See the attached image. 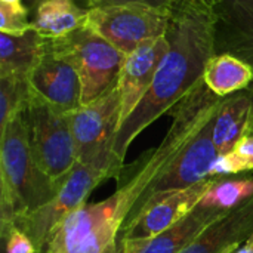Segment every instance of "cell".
I'll return each instance as SVG.
<instances>
[{"label": "cell", "mask_w": 253, "mask_h": 253, "mask_svg": "<svg viewBox=\"0 0 253 253\" xmlns=\"http://www.w3.org/2000/svg\"><path fill=\"white\" fill-rule=\"evenodd\" d=\"M0 1H6V3H21V0H0Z\"/></svg>", "instance_id": "32"}, {"label": "cell", "mask_w": 253, "mask_h": 253, "mask_svg": "<svg viewBox=\"0 0 253 253\" xmlns=\"http://www.w3.org/2000/svg\"><path fill=\"white\" fill-rule=\"evenodd\" d=\"M24 116L36 165L47 178L62 185L77 165L76 144L68 114L30 96Z\"/></svg>", "instance_id": "5"}, {"label": "cell", "mask_w": 253, "mask_h": 253, "mask_svg": "<svg viewBox=\"0 0 253 253\" xmlns=\"http://www.w3.org/2000/svg\"><path fill=\"white\" fill-rule=\"evenodd\" d=\"M77 162L120 179L123 168L113 148L120 126V93L114 86L98 99L68 114Z\"/></svg>", "instance_id": "4"}, {"label": "cell", "mask_w": 253, "mask_h": 253, "mask_svg": "<svg viewBox=\"0 0 253 253\" xmlns=\"http://www.w3.org/2000/svg\"><path fill=\"white\" fill-rule=\"evenodd\" d=\"M31 96L70 114L80 108L82 82L74 64L47 40L46 50L28 76Z\"/></svg>", "instance_id": "10"}, {"label": "cell", "mask_w": 253, "mask_h": 253, "mask_svg": "<svg viewBox=\"0 0 253 253\" xmlns=\"http://www.w3.org/2000/svg\"><path fill=\"white\" fill-rule=\"evenodd\" d=\"M27 15L28 10L22 3L0 1V33L22 34L33 28Z\"/></svg>", "instance_id": "22"}, {"label": "cell", "mask_w": 253, "mask_h": 253, "mask_svg": "<svg viewBox=\"0 0 253 253\" xmlns=\"http://www.w3.org/2000/svg\"><path fill=\"white\" fill-rule=\"evenodd\" d=\"M110 176L95 168L77 162L58 194L36 212L12 224L19 227L34 243L39 253H47L56 228L79 208L86 205L89 194Z\"/></svg>", "instance_id": "8"}, {"label": "cell", "mask_w": 253, "mask_h": 253, "mask_svg": "<svg viewBox=\"0 0 253 253\" xmlns=\"http://www.w3.org/2000/svg\"><path fill=\"white\" fill-rule=\"evenodd\" d=\"M168 50L169 40L165 34L145 40L135 50L126 55L117 82L120 93V125L130 116L148 92Z\"/></svg>", "instance_id": "12"}, {"label": "cell", "mask_w": 253, "mask_h": 253, "mask_svg": "<svg viewBox=\"0 0 253 253\" xmlns=\"http://www.w3.org/2000/svg\"><path fill=\"white\" fill-rule=\"evenodd\" d=\"M47 39L34 28L22 34L0 33V77H28L46 50Z\"/></svg>", "instance_id": "17"}, {"label": "cell", "mask_w": 253, "mask_h": 253, "mask_svg": "<svg viewBox=\"0 0 253 253\" xmlns=\"http://www.w3.org/2000/svg\"><path fill=\"white\" fill-rule=\"evenodd\" d=\"M166 37L169 50L148 92L117 130L113 153L122 166L135 138L197 86L208 61L215 55L211 10L191 1L182 0L172 10Z\"/></svg>", "instance_id": "1"}, {"label": "cell", "mask_w": 253, "mask_h": 253, "mask_svg": "<svg viewBox=\"0 0 253 253\" xmlns=\"http://www.w3.org/2000/svg\"><path fill=\"white\" fill-rule=\"evenodd\" d=\"M251 87L253 89V84L251 86ZM248 135H252L253 136V111H252V119H251V125H249V133H248Z\"/></svg>", "instance_id": "30"}, {"label": "cell", "mask_w": 253, "mask_h": 253, "mask_svg": "<svg viewBox=\"0 0 253 253\" xmlns=\"http://www.w3.org/2000/svg\"><path fill=\"white\" fill-rule=\"evenodd\" d=\"M187 1H191V3H194V4H199V6H203V7H206V9H211L212 4H213L216 0H187Z\"/></svg>", "instance_id": "27"}, {"label": "cell", "mask_w": 253, "mask_h": 253, "mask_svg": "<svg viewBox=\"0 0 253 253\" xmlns=\"http://www.w3.org/2000/svg\"><path fill=\"white\" fill-rule=\"evenodd\" d=\"M50 43L74 64L82 82L83 105L117 86L126 53L99 34L83 27Z\"/></svg>", "instance_id": "6"}, {"label": "cell", "mask_w": 253, "mask_h": 253, "mask_svg": "<svg viewBox=\"0 0 253 253\" xmlns=\"http://www.w3.org/2000/svg\"><path fill=\"white\" fill-rule=\"evenodd\" d=\"M233 151H236L240 157H243L246 162H249L253 166V136L252 135H246L245 138H242L236 147L233 148Z\"/></svg>", "instance_id": "26"}, {"label": "cell", "mask_w": 253, "mask_h": 253, "mask_svg": "<svg viewBox=\"0 0 253 253\" xmlns=\"http://www.w3.org/2000/svg\"><path fill=\"white\" fill-rule=\"evenodd\" d=\"M242 173H253V166L231 150L228 153L218 154L211 166L209 178H224Z\"/></svg>", "instance_id": "23"}, {"label": "cell", "mask_w": 253, "mask_h": 253, "mask_svg": "<svg viewBox=\"0 0 253 253\" xmlns=\"http://www.w3.org/2000/svg\"><path fill=\"white\" fill-rule=\"evenodd\" d=\"M182 0H101L98 4L95 6H101V4H119V3H142L156 9H162V10H169L172 12Z\"/></svg>", "instance_id": "25"}, {"label": "cell", "mask_w": 253, "mask_h": 253, "mask_svg": "<svg viewBox=\"0 0 253 253\" xmlns=\"http://www.w3.org/2000/svg\"><path fill=\"white\" fill-rule=\"evenodd\" d=\"M253 234V197L211 222L181 253H228Z\"/></svg>", "instance_id": "14"}, {"label": "cell", "mask_w": 253, "mask_h": 253, "mask_svg": "<svg viewBox=\"0 0 253 253\" xmlns=\"http://www.w3.org/2000/svg\"><path fill=\"white\" fill-rule=\"evenodd\" d=\"M228 253H253V251L249 248V245H248V243H245V245H242V246H239V248H236V249L230 251Z\"/></svg>", "instance_id": "28"}, {"label": "cell", "mask_w": 253, "mask_h": 253, "mask_svg": "<svg viewBox=\"0 0 253 253\" xmlns=\"http://www.w3.org/2000/svg\"><path fill=\"white\" fill-rule=\"evenodd\" d=\"M227 212L197 206L188 216L169 230L145 240L119 242L120 253H181L211 222Z\"/></svg>", "instance_id": "15"}, {"label": "cell", "mask_w": 253, "mask_h": 253, "mask_svg": "<svg viewBox=\"0 0 253 253\" xmlns=\"http://www.w3.org/2000/svg\"><path fill=\"white\" fill-rule=\"evenodd\" d=\"M172 12L142 3L90 6L84 27L99 34L123 53H130L145 40L165 36Z\"/></svg>", "instance_id": "7"}, {"label": "cell", "mask_w": 253, "mask_h": 253, "mask_svg": "<svg viewBox=\"0 0 253 253\" xmlns=\"http://www.w3.org/2000/svg\"><path fill=\"white\" fill-rule=\"evenodd\" d=\"M176 156V147L162 142L130 166H125L119 179L122 184L113 196L73 212L53 233L47 253H105L117 242L122 227L144 191Z\"/></svg>", "instance_id": "2"}, {"label": "cell", "mask_w": 253, "mask_h": 253, "mask_svg": "<svg viewBox=\"0 0 253 253\" xmlns=\"http://www.w3.org/2000/svg\"><path fill=\"white\" fill-rule=\"evenodd\" d=\"M31 92L28 86V77H0V132L27 108Z\"/></svg>", "instance_id": "21"}, {"label": "cell", "mask_w": 253, "mask_h": 253, "mask_svg": "<svg viewBox=\"0 0 253 253\" xmlns=\"http://www.w3.org/2000/svg\"><path fill=\"white\" fill-rule=\"evenodd\" d=\"M252 197L253 173L249 176L213 178L209 190L200 202V206L228 212L246 203Z\"/></svg>", "instance_id": "20"}, {"label": "cell", "mask_w": 253, "mask_h": 253, "mask_svg": "<svg viewBox=\"0 0 253 253\" xmlns=\"http://www.w3.org/2000/svg\"><path fill=\"white\" fill-rule=\"evenodd\" d=\"M211 10L215 53H231L253 67V0H216Z\"/></svg>", "instance_id": "13"}, {"label": "cell", "mask_w": 253, "mask_h": 253, "mask_svg": "<svg viewBox=\"0 0 253 253\" xmlns=\"http://www.w3.org/2000/svg\"><path fill=\"white\" fill-rule=\"evenodd\" d=\"M203 82L216 96L225 98L253 84V67L231 53H215L206 64Z\"/></svg>", "instance_id": "18"}, {"label": "cell", "mask_w": 253, "mask_h": 253, "mask_svg": "<svg viewBox=\"0 0 253 253\" xmlns=\"http://www.w3.org/2000/svg\"><path fill=\"white\" fill-rule=\"evenodd\" d=\"M105 253H120V251H119V242L113 243V245L105 251Z\"/></svg>", "instance_id": "29"}, {"label": "cell", "mask_w": 253, "mask_h": 253, "mask_svg": "<svg viewBox=\"0 0 253 253\" xmlns=\"http://www.w3.org/2000/svg\"><path fill=\"white\" fill-rule=\"evenodd\" d=\"M0 239L1 253H39L31 239L12 222L0 225Z\"/></svg>", "instance_id": "24"}, {"label": "cell", "mask_w": 253, "mask_h": 253, "mask_svg": "<svg viewBox=\"0 0 253 253\" xmlns=\"http://www.w3.org/2000/svg\"><path fill=\"white\" fill-rule=\"evenodd\" d=\"M86 13L87 9H82L76 0H43L31 25L42 37L56 40L83 28Z\"/></svg>", "instance_id": "19"}, {"label": "cell", "mask_w": 253, "mask_h": 253, "mask_svg": "<svg viewBox=\"0 0 253 253\" xmlns=\"http://www.w3.org/2000/svg\"><path fill=\"white\" fill-rule=\"evenodd\" d=\"M252 111V87L222 98L213 122V142L218 154L231 151L249 133Z\"/></svg>", "instance_id": "16"}, {"label": "cell", "mask_w": 253, "mask_h": 253, "mask_svg": "<svg viewBox=\"0 0 253 253\" xmlns=\"http://www.w3.org/2000/svg\"><path fill=\"white\" fill-rule=\"evenodd\" d=\"M61 187L36 165L22 111L0 132V225L36 212Z\"/></svg>", "instance_id": "3"}, {"label": "cell", "mask_w": 253, "mask_h": 253, "mask_svg": "<svg viewBox=\"0 0 253 253\" xmlns=\"http://www.w3.org/2000/svg\"><path fill=\"white\" fill-rule=\"evenodd\" d=\"M213 178H206L188 188L172 191L150 200L141 212L126 224L117 242L151 239L188 216L202 202Z\"/></svg>", "instance_id": "11"}, {"label": "cell", "mask_w": 253, "mask_h": 253, "mask_svg": "<svg viewBox=\"0 0 253 253\" xmlns=\"http://www.w3.org/2000/svg\"><path fill=\"white\" fill-rule=\"evenodd\" d=\"M213 122L215 117L206 122L182 148L179 156L168 166V169L144 191L129 213L125 225L135 219L141 209L154 197L188 188L209 178L211 166L218 157V150L213 142Z\"/></svg>", "instance_id": "9"}, {"label": "cell", "mask_w": 253, "mask_h": 253, "mask_svg": "<svg viewBox=\"0 0 253 253\" xmlns=\"http://www.w3.org/2000/svg\"><path fill=\"white\" fill-rule=\"evenodd\" d=\"M101 0H90V6H95V4H98Z\"/></svg>", "instance_id": "33"}, {"label": "cell", "mask_w": 253, "mask_h": 253, "mask_svg": "<svg viewBox=\"0 0 253 253\" xmlns=\"http://www.w3.org/2000/svg\"><path fill=\"white\" fill-rule=\"evenodd\" d=\"M246 243L249 245V248H251V249H252V251H253V234H252V236H251V237H249V240H248Z\"/></svg>", "instance_id": "31"}]
</instances>
